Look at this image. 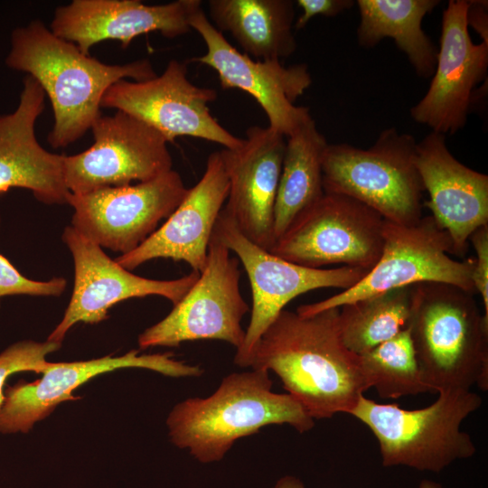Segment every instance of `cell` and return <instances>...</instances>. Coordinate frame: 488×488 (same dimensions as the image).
<instances>
[{
  "label": "cell",
  "mask_w": 488,
  "mask_h": 488,
  "mask_svg": "<svg viewBox=\"0 0 488 488\" xmlns=\"http://www.w3.org/2000/svg\"><path fill=\"white\" fill-rule=\"evenodd\" d=\"M141 368L170 377H201L199 365L174 358L171 352L138 354L133 350L118 356H105L83 361L49 362L40 369L42 376L33 382L19 381L5 391L0 408V433H27L33 425L49 416L61 402L75 400L72 391L89 380L104 372Z\"/></svg>",
  "instance_id": "17"
},
{
  "label": "cell",
  "mask_w": 488,
  "mask_h": 488,
  "mask_svg": "<svg viewBox=\"0 0 488 488\" xmlns=\"http://www.w3.org/2000/svg\"><path fill=\"white\" fill-rule=\"evenodd\" d=\"M302 14L294 23L295 29H303L316 15L333 17L352 7V0H297Z\"/></svg>",
  "instance_id": "31"
},
{
  "label": "cell",
  "mask_w": 488,
  "mask_h": 488,
  "mask_svg": "<svg viewBox=\"0 0 488 488\" xmlns=\"http://www.w3.org/2000/svg\"><path fill=\"white\" fill-rule=\"evenodd\" d=\"M200 0L145 5L138 0H73L59 6L50 30L85 54L97 43L115 40L127 48L134 38L152 32L174 39L191 31L190 17Z\"/></svg>",
  "instance_id": "18"
},
{
  "label": "cell",
  "mask_w": 488,
  "mask_h": 488,
  "mask_svg": "<svg viewBox=\"0 0 488 488\" xmlns=\"http://www.w3.org/2000/svg\"><path fill=\"white\" fill-rule=\"evenodd\" d=\"M411 286L395 288L339 307L338 326L344 346L362 355L407 328Z\"/></svg>",
  "instance_id": "26"
},
{
  "label": "cell",
  "mask_w": 488,
  "mask_h": 488,
  "mask_svg": "<svg viewBox=\"0 0 488 488\" xmlns=\"http://www.w3.org/2000/svg\"><path fill=\"white\" fill-rule=\"evenodd\" d=\"M474 295L445 283L411 286L408 328L430 393L488 389V320Z\"/></svg>",
  "instance_id": "4"
},
{
  "label": "cell",
  "mask_w": 488,
  "mask_h": 488,
  "mask_svg": "<svg viewBox=\"0 0 488 488\" xmlns=\"http://www.w3.org/2000/svg\"><path fill=\"white\" fill-rule=\"evenodd\" d=\"M44 100L41 85L26 75L16 108L0 115V194L24 188L42 202L63 204L70 193L64 179V155L47 151L35 136Z\"/></svg>",
  "instance_id": "22"
},
{
  "label": "cell",
  "mask_w": 488,
  "mask_h": 488,
  "mask_svg": "<svg viewBox=\"0 0 488 488\" xmlns=\"http://www.w3.org/2000/svg\"><path fill=\"white\" fill-rule=\"evenodd\" d=\"M339 308L303 316L284 309L258 340L252 369L274 371L314 419L350 412L369 385L361 357L342 342Z\"/></svg>",
  "instance_id": "1"
},
{
  "label": "cell",
  "mask_w": 488,
  "mask_h": 488,
  "mask_svg": "<svg viewBox=\"0 0 488 488\" xmlns=\"http://www.w3.org/2000/svg\"><path fill=\"white\" fill-rule=\"evenodd\" d=\"M272 386L263 369L225 376L209 397L188 398L173 408L166 419L171 442L210 464L264 427L287 424L299 433L313 428L314 420L304 407L287 393L273 392Z\"/></svg>",
  "instance_id": "3"
},
{
  "label": "cell",
  "mask_w": 488,
  "mask_h": 488,
  "mask_svg": "<svg viewBox=\"0 0 488 488\" xmlns=\"http://www.w3.org/2000/svg\"><path fill=\"white\" fill-rule=\"evenodd\" d=\"M438 0H358L360 46L372 48L384 38L394 40L421 78L433 76L437 48L422 29L424 17Z\"/></svg>",
  "instance_id": "24"
},
{
  "label": "cell",
  "mask_w": 488,
  "mask_h": 488,
  "mask_svg": "<svg viewBox=\"0 0 488 488\" xmlns=\"http://www.w3.org/2000/svg\"><path fill=\"white\" fill-rule=\"evenodd\" d=\"M8 68L32 76L47 94L54 123L47 139L54 148L76 142L101 115V100L117 81L156 76L149 60L106 64L55 35L39 19L15 28L5 58Z\"/></svg>",
  "instance_id": "2"
},
{
  "label": "cell",
  "mask_w": 488,
  "mask_h": 488,
  "mask_svg": "<svg viewBox=\"0 0 488 488\" xmlns=\"http://www.w3.org/2000/svg\"><path fill=\"white\" fill-rule=\"evenodd\" d=\"M286 136L269 127H250L242 145L221 150L229 178L223 210L250 241L270 251L275 243L274 210Z\"/></svg>",
  "instance_id": "19"
},
{
  "label": "cell",
  "mask_w": 488,
  "mask_h": 488,
  "mask_svg": "<svg viewBox=\"0 0 488 488\" xmlns=\"http://www.w3.org/2000/svg\"><path fill=\"white\" fill-rule=\"evenodd\" d=\"M181 175L170 170L152 180L70 193L72 227L101 248L127 254L136 249L185 197Z\"/></svg>",
  "instance_id": "12"
},
{
  "label": "cell",
  "mask_w": 488,
  "mask_h": 488,
  "mask_svg": "<svg viewBox=\"0 0 488 488\" xmlns=\"http://www.w3.org/2000/svg\"><path fill=\"white\" fill-rule=\"evenodd\" d=\"M469 241L476 254L472 280L483 303V316L488 320V224L475 230Z\"/></svg>",
  "instance_id": "30"
},
{
  "label": "cell",
  "mask_w": 488,
  "mask_h": 488,
  "mask_svg": "<svg viewBox=\"0 0 488 488\" xmlns=\"http://www.w3.org/2000/svg\"><path fill=\"white\" fill-rule=\"evenodd\" d=\"M431 405L405 409L361 396L349 415L363 423L378 440L384 467L407 466L439 473L472 457L476 446L462 422L482 405L472 390H444Z\"/></svg>",
  "instance_id": "5"
},
{
  "label": "cell",
  "mask_w": 488,
  "mask_h": 488,
  "mask_svg": "<svg viewBox=\"0 0 488 488\" xmlns=\"http://www.w3.org/2000/svg\"><path fill=\"white\" fill-rule=\"evenodd\" d=\"M273 488H305L304 483L296 476L284 475L280 477L275 483ZM418 488H444L437 482L431 480H423L419 483Z\"/></svg>",
  "instance_id": "33"
},
{
  "label": "cell",
  "mask_w": 488,
  "mask_h": 488,
  "mask_svg": "<svg viewBox=\"0 0 488 488\" xmlns=\"http://www.w3.org/2000/svg\"><path fill=\"white\" fill-rule=\"evenodd\" d=\"M65 287L66 280L62 277L35 281L23 277L0 254V297L14 295L58 296L63 293Z\"/></svg>",
  "instance_id": "29"
},
{
  "label": "cell",
  "mask_w": 488,
  "mask_h": 488,
  "mask_svg": "<svg viewBox=\"0 0 488 488\" xmlns=\"http://www.w3.org/2000/svg\"><path fill=\"white\" fill-rule=\"evenodd\" d=\"M229 193V178L220 151L207 159L202 178L177 208L143 243L115 260L127 270L155 258L186 262L201 273L217 220Z\"/></svg>",
  "instance_id": "20"
},
{
  "label": "cell",
  "mask_w": 488,
  "mask_h": 488,
  "mask_svg": "<svg viewBox=\"0 0 488 488\" xmlns=\"http://www.w3.org/2000/svg\"><path fill=\"white\" fill-rule=\"evenodd\" d=\"M327 145L313 118L286 137L274 210L275 242L324 195L323 160Z\"/></svg>",
  "instance_id": "25"
},
{
  "label": "cell",
  "mask_w": 488,
  "mask_h": 488,
  "mask_svg": "<svg viewBox=\"0 0 488 488\" xmlns=\"http://www.w3.org/2000/svg\"><path fill=\"white\" fill-rule=\"evenodd\" d=\"M416 146L412 135L395 127L384 129L366 149L328 144L323 160L324 191L353 198L385 221L414 225L422 218L425 192Z\"/></svg>",
  "instance_id": "6"
},
{
  "label": "cell",
  "mask_w": 488,
  "mask_h": 488,
  "mask_svg": "<svg viewBox=\"0 0 488 488\" xmlns=\"http://www.w3.org/2000/svg\"><path fill=\"white\" fill-rule=\"evenodd\" d=\"M62 240L72 254L74 286L62 320L47 339L50 342L61 343L77 323L97 324L105 320L112 305L128 298L160 296L174 305L200 276L193 270L173 280L136 276L112 260L100 246L72 226L65 228Z\"/></svg>",
  "instance_id": "15"
},
{
  "label": "cell",
  "mask_w": 488,
  "mask_h": 488,
  "mask_svg": "<svg viewBox=\"0 0 488 488\" xmlns=\"http://www.w3.org/2000/svg\"><path fill=\"white\" fill-rule=\"evenodd\" d=\"M454 254L449 234L431 215L414 225L385 221L383 248L377 263L352 287L324 300L300 305L296 313L311 315L327 309L418 283L436 282L456 286L475 294L472 275L474 258L463 261Z\"/></svg>",
  "instance_id": "7"
},
{
  "label": "cell",
  "mask_w": 488,
  "mask_h": 488,
  "mask_svg": "<svg viewBox=\"0 0 488 488\" xmlns=\"http://www.w3.org/2000/svg\"><path fill=\"white\" fill-rule=\"evenodd\" d=\"M61 343L46 341H21L0 353V408L5 400L4 385L9 376L19 371L40 372L46 356L60 349Z\"/></svg>",
  "instance_id": "28"
},
{
  "label": "cell",
  "mask_w": 488,
  "mask_h": 488,
  "mask_svg": "<svg viewBox=\"0 0 488 488\" xmlns=\"http://www.w3.org/2000/svg\"><path fill=\"white\" fill-rule=\"evenodd\" d=\"M208 7L215 28L255 60L280 61L296 49L291 0H209Z\"/></svg>",
  "instance_id": "23"
},
{
  "label": "cell",
  "mask_w": 488,
  "mask_h": 488,
  "mask_svg": "<svg viewBox=\"0 0 488 488\" xmlns=\"http://www.w3.org/2000/svg\"><path fill=\"white\" fill-rule=\"evenodd\" d=\"M384 222L362 202L324 192L296 218L270 252L310 268L343 264L369 271L382 252Z\"/></svg>",
  "instance_id": "8"
},
{
  "label": "cell",
  "mask_w": 488,
  "mask_h": 488,
  "mask_svg": "<svg viewBox=\"0 0 488 488\" xmlns=\"http://www.w3.org/2000/svg\"><path fill=\"white\" fill-rule=\"evenodd\" d=\"M239 265L213 231L204 269L172 311L139 335L140 349L197 340L224 341L239 349L245 337L241 320L249 306L240 293Z\"/></svg>",
  "instance_id": "9"
},
{
  "label": "cell",
  "mask_w": 488,
  "mask_h": 488,
  "mask_svg": "<svg viewBox=\"0 0 488 488\" xmlns=\"http://www.w3.org/2000/svg\"><path fill=\"white\" fill-rule=\"evenodd\" d=\"M214 231L242 263L252 291L250 320L243 343L234 357L235 364L239 367H250L254 349L261 335L292 299L318 288L348 289L368 272L348 266L310 268L285 260L246 238L223 209Z\"/></svg>",
  "instance_id": "10"
},
{
  "label": "cell",
  "mask_w": 488,
  "mask_h": 488,
  "mask_svg": "<svg viewBox=\"0 0 488 488\" xmlns=\"http://www.w3.org/2000/svg\"><path fill=\"white\" fill-rule=\"evenodd\" d=\"M468 28L472 27L488 43V12L486 1H468L466 14Z\"/></svg>",
  "instance_id": "32"
},
{
  "label": "cell",
  "mask_w": 488,
  "mask_h": 488,
  "mask_svg": "<svg viewBox=\"0 0 488 488\" xmlns=\"http://www.w3.org/2000/svg\"><path fill=\"white\" fill-rule=\"evenodd\" d=\"M467 8L468 1L448 2L442 15L432 80L426 95L410 109L414 121L445 136L465 127L473 92L487 79L488 43L473 42L466 22Z\"/></svg>",
  "instance_id": "16"
},
{
  "label": "cell",
  "mask_w": 488,
  "mask_h": 488,
  "mask_svg": "<svg viewBox=\"0 0 488 488\" xmlns=\"http://www.w3.org/2000/svg\"><path fill=\"white\" fill-rule=\"evenodd\" d=\"M202 38L206 52L195 61L212 68L221 88L249 93L264 110L268 127L287 137L313 118L308 108L295 101L312 84L305 64L288 67L278 60H255L239 52L208 19L202 7L189 21Z\"/></svg>",
  "instance_id": "14"
},
{
  "label": "cell",
  "mask_w": 488,
  "mask_h": 488,
  "mask_svg": "<svg viewBox=\"0 0 488 488\" xmlns=\"http://www.w3.org/2000/svg\"><path fill=\"white\" fill-rule=\"evenodd\" d=\"M416 164L429 195L425 204L449 234L454 255L464 256L473 232L488 224V176L459 162L434 131L417 142Z\"/></svg>",
  "instance_id": "21"
},
{
  "label": "cell",
  "mask_w": 488,
  "mask_h": 488,
  "mask_svg": "<svg viewBox=\"0 0 488 488\" xmlns=\"http://www.w3.org/2000/svg\"><path fill=\"white\" fill-rule=\"evenodd\" d=\"M187 72L186 62L172 60L161 75L150 80H120L106 91L101 108H115L145 122L168 143L187 136L226 149L239 147L243 139L211 114L209 104L217 99L216 90L194 85Z\"/></svg>",
  "instance_id": "11"
},
{
  "label": "cell",
  "mask_w": 488,
  "mask_h": 488,
  "mask_svg": "<svg viewBox=\"0 0 488 488\" xmlns=\"http://www.w3.org/2000/svg\"><path fill=\"white\" fill-rule=\"evenodd\" d=\"M369 388L383 399L429 392L417 361L409 329L360 355Z\"/></svg>",
  "instance_id": "27"
},
{
  "label": "cell",
  "mask_w": 488,
  "mask_h": 488,
  "mask_svg": "<svg viewBox=\"0 0 488 488\" xmlns=\"http://www.w3.org/2000/svg\"><path fill=\"white\" fill-rule=\"evenodd\" d=\"M90 129L93 145L80 154L64 155V179L70 193L146 182L172 170L167 140L127 113L100 115Z\"/></svg>",
  "instance_id": "13"
}]
</instances>
